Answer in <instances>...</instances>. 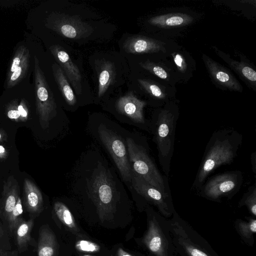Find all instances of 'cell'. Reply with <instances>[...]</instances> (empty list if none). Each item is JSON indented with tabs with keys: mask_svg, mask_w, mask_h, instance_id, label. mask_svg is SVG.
<instances>
[{
	"mask_svg": "<svg viewBox=\"0 0 256 256\" xmlns=\"http://www.w3.org/2000/svg\"><path fill=\"white\" fill-rule=\"evenodd\" d=\"M91 192L102 220L109 217L113 212L114 205V188L106 172L100 170L93 176Z\"/></svg>",
	"mask_w": 256,
	"mask_h": 256,
	"instance_id": "52a82bcc",
	"label": "cell"
},
{
	"mask_svg": "<svg viewBox=\"0 0 256 256\" xmlns=\"http://www.w3.org/2000/svg\"><path fill=\"white\" fill-rule=\"evenodd\" d=\"M139 65L144 69L150 72L163 80H167L168 78V74L166 71L158 64L146 60L144 62H139Z\"/></svg>",
	"mask_w": 256,
	"mask_h": 256,
	"instance_id": "83f0119b",
	"label": "cell"
},
{
	"mask_svg": "<svg viewBox=\"0 0 256 256\" xmlns=\"http://www.w3.org/2000/svg\"><path fill=\"white\" fill-rule=\"evenodd\" d=\"M30 54L28 50L19 66L10 76H8V88L14 87L25 77L30 66Z\"/></svg>",
	"mask_w": 256,
	"mask_h": 256,
	"instance_id": "cb8c5ba5",
	"label": "cell"
},
{
	"mask_svg": "<svg viewBox=\"0 0 256 256\" xmlns=\"http://www.w3.org/2000/svg\"><path fill=\"white\" fill-rule=\"evenodd\" d=\"M18 110L20 114V121L26 122L28 118V110L24 100L18 106Z\"/></svg>",
	"mask_w": 256,
	"mask_h": 256,
	"instance_id": "836d02e7",
	"label": "cell"
},
{
	"mask_svg": "<svg viewBox=\"0 0 256 256\" xmlns=\"http://www.w3.org/2000/svg\"><path fill=\"white\" fill-rule=\"evenodd\" d=\"M34 226V220L22 219L14 231L19 251L24 250L31 240L30 232Z\"/></svg>",
	"mask_w": 256,
	"mask_h": 256,
	"instance_id": "603a6c76",
	"label": "cell"
},
{
	"mask_svg": "<svg viewBox=\"0 0 256 256\" xmlns=\"http://www.w3.org/2000/svg\"><path fill=\"white\" fill-rule=\"evenodd\" d=\"M52 67L54 78L62 97L68 105H74L76 97L62 68L57 63H54Z\"/></svg>",
	"mask_w": 256,
	"mask_h": 256,
	"instance_id": "44dd1931",
	"label": "cell"
},
{
	"mask_svg": "<svg viewBox=\"0 0 256 256\" xmlns=\"http://www.w3.org/2000/svg\"><path fill=\"white\" fill-rule=\"evenodd\" d=\"M6 115L10 120L18 122L20 121V114L18 110V106H10L6 110Z\"/></svg>",
	"mask_w": 256,
	"mask_h": 256,
	"instance_id": "d6a6232c",
	"label": "cell"
},
{
	"mask_svg": "<svg viewBox=\"0 0 256 256\" xmlns=\"http://www.w3.org/2000/svg\"><path fill=\"white\" fill-rule=\"evenodd\" d=\"M194 18L183 13H170L156 16L150 18L148 22L151 25L163 28L180 27L189 24Z\"/></svg>",
	"mask_w": 256,
	"mask_h": 256,
	"instance_id": "ac0fdd59",
	"label": "cell"
},
{
	"mask_svg": "<svg viewBox=\"0 0 256 256\" xmlns=\"http://www.w3.org/2000/svg\"><path fill=\"white\" fill-rule=\"evenodd\" d=\"M246 206L252 214L256 215V184L248 187L239 202V206Z\"/></svg>",
	"mask_w": 256,
	"mask_h": 256,
	"instance_id": "484cf974",
	"label": "cell"
},
{
	"mask_svg": "<svg viewBox=\"0 0 256 256\" xmlns=\"http://www.w3.org/2000/svg\"><path fill=\"white\" fill-rule=\"evenodd\" d=\"M242 232L244 234H247L250 232H256V220H252L248 224H244L242 226Z\"/></svg>",
	"mask_w": 256,
	"mask_h": 256,
	"instance_id": "e575fe53",
	"label": "cell"
},
{
	"mask_svg": "<svg viewBox=\"0 0 256 256\" xmlns=\"http://www.w3.org/2000/svg\"><path fill=\"white\" fill-rule=\"evenodd\" d=\"M117 256H133L130 254H128L126 251L124 250L122 248H119L116 252Z\"/></svg>",
	"mask_w": 256,
	"mask_h": 256,
	"instance_id": "ab89813d",
	"label": "cell"
},
{
	"mask_svg": "<svg viewBox=\"0 0 256 256\" xmlns=\"http://www.w3.org/2000/svg\"><path fill=\"white\" fill-rule=\"evenodd\" d=\"M96 70L98 77V98H100L114 82L116 69L113 62L103 59L99 62Z\"/></svg>",
	"mask_w": 256,
	"mask_h": 256,
	"instance_id": "d6986e66",
	"label": "cell"
},
{
	"mask_svg": "<svg viewBox=\"0 0 256 256\" xmlns=\"http://www.w3.org/2000/svg\"><path fill=\"white\" fill-rule=\"evenodd\" d=\"M0 256H18L16 251L9 252L0 248Z\"/></svg>",
	"mask_w": 256,
	"mask_h": 256,
	"instance_id": "8d00e7d4",
	"label": "cell"
},
{
	"mask_svg": "<svg viewBox=\"0 0 256 256\" xmlns=\"http://www.w3.org/2000/svg\"><path fill=\"white\" fill-rule=\"evenodd\" d=\"M141 88L150 96L159 100H164L166 95L164 89L154 82L147 79H138Z\"/></svg>",
	"mask_w": 256,
	"mask_h": 256,
	"instance_id": "d4e9b609",
	"label": "cell"
},
{
	"mask_svg": "<svg viewBox=\"0 0 256 256\" xmlns=\"http://www.w3.org/2000/svg\"><path fill=\"white\" fill-rule=\"evenodd\" d=\"M54 209L56 216L66 228L73 234L78 235L80 229L68 208L62 202L54 203Z\"/></svg>",
	"mask_w": 256,
	"mask_h": 256,
	"instance_id": "7402d4cb",
	"label": "cell"
},
{
	"mask_svg": "<svg viewBox=\"0 0 256 256\" xmlns=\"http://www.w3.org/2000/svg\"><path fill=\"white\" fill-rule=\"evenodd\" d=\"M22 200L19 196L15 206L7 220L8 227L11 232L14 230L18 223L23 219L22 218Z\"/></svg>",
	"mask_w": 256,
	"mask_h": 256,
	"instance_id": "4316f807",
	"label": "cell"
},
{
	"mask_svg": "<svg viewBox=\"0 0 256 256\" xmlns=\"http://www.w3.org/2000/svg\"><path fill=\"white\" fill-rule=\"evenodd\" d=\"M250 159H251L252 171L254 172V174L256 175V152H255L252 153Z\"/></svg>",
	"mask_w": 256,
	"mask_h": 256,
	"instance_id": "d590c367",
	"label": "cell"
},
{
	"mask_svg": "<svg viewBox=\"0 0 256 256\" xmlns=\"http://www.w3.org/2000/svg\"><path fill=\"white\" fill-rule=\"evenodd\" d=\"M216 53L221 58L228 64L246 82L247 84L256 88V72L244 62H238L230 58L226 53L216 48H214Z\"/></svg>",
	"mask_w": 256,
	"mask_h": 256,
	"instance_id": "e0dca14e",
	"label": "cell"
},
{
	"mask_svg": "<svg viewBox=\"0 0 256 256\" xmlns=\"http://www.w3.org/2000/svg\"><path fill=\"white\" fill-rule=\"evenodd\" d=\"M8 155V153L6 149L2 146H0V159L6 158Z\"/></svg>",
	"mask_w": 256,
	"mask_h": 256,
	"instance_id": "f35d334b",
	"label": "cell"
},
{
	"mask_svg": "<svg viewBox=\"0 0 256 256\" xmlns=\"http://www.w3.org/2000/svg\"><path fill=\"white\" fill-rule=\"evenodd\" d=\"M242 140V135L234 130L222 129L214 132L206 146L192 188L199 190L216 168L232 164Z\"/></svg>",
	"mask_w": 256,
	"mask_h": 256,
	"instance_id": "6da1fadb",
	"label": "cell"
},
{
	"mask_svg": "<svg viewBox=\"0 0 256 256\" xmlns=\"http://www.w3.org/2000/svg\"><path fill=\"white\" fill-rule=\"evenodd\" d=\"M48 25L61 36L74 40L86 38L94 31L92 26L84 22L80 16L58 12L50 16Z\"/></svg>",
	"mask_w": 256,
	"mask_h": 256,
	"instance_id": "8992f818",
	"label": "cell"
},
{
	"mask_svg": "<svg viewBox=\"0 0 256 256\" xmlns=\"http://www.w3.org/2000/svg\"><path fill=\"white\" fill-rule=\"evenodd\" d=\"M185 248L190 256H208L204 252L190 244H186Z\"/></svg>",
	"mask_w": 256,
	"mask_h": 256,
	"instance_id": "1f68e13d",
	"label": "cell"
},
{
	"mask_svg": "<svg viewBox=\"0 0 256 256\" xmlns=\"http://www.w3.org/2000/svg\"><path fill=\"white\" fill-rule=\"evenodd\" d=\"M148 249L156 256H166V244L162 232L154 220H150L144 238Z\"/></svg>",
	"mask_w": 256,
	"mask_h": 256,
	"instance_id": "9a60e30c",
	"label": "cell"
},
{
	"mask_svg": "<svg viewBox=\"0 0 256 256\" xmlns=\"http://www.w3.org/2000/svg\"><path fill=\"white\" fill-rule=\"evenodd\" d=\"M131 182L135 191L148 202L156 206L162 214L168 216L174 211L172 196L162 192L132 170Z\"/></svg>",
	"mask_w": 256,
	"mask_h": 256,
	"instance_id": "9c48e42d",
	"label": "cell"
},
{
	"mask_svg": "<svg viewBox=\"0 0 256 256\" xmlns=\"http://www.w3.org/2000/svg\"><path fill=\"white\" fill-rule=\"evenodd\" d=\"M178 113L169 106L160 110L152 122L154 140L158 150L160 164L166 176H168L174 152L176 130Z\"/></svg>",
	"mask_w": 256,
	"mask_h": 256,
	"instance_id": "7a4b0ae2",
	"label": "cell"
},
{
	"mask_svg": "<svg viewBox=\"0 0 256 256\" xmlns=\"http://www.w3.org/2000/svg\"><path fill=\"white\" fill-rule=\"evenodd\" d=\"M100 139L110 152L123 179L131 182L132 168L126 146L120 138L108 130H99Z\"/></svg>",
	"mask_w": 256,
	"mask_h": 256,
	"instance_id": "ba28073f",
	"label": "cell"
},
{
	"mask_svg": "<svg viewBox=\"0 0 256 256\" xmlns=\"http://www.w3.org/2000/svg\"><path fill=\"white\" fill-rule=\"evenodd\" d=\"M83 256H90V255H88V254H86V255H84Z\"/></svg>",
	"mask_w": 256,
	"mask_h": 256,
	"instance_id": "b9f144b4",
	"label": "cell"
},
{
	"mask_svg": "<svg viewBox=\"0 0 256 256\" xmlns=\"http://www.w3.org/2000/svg\"><path fill=\"white\" fill-rule=\"evenodd\" d=\"M28 49L24 46H21L16 50L10 67L8 76H10L19 66Z\"/></svg>",
	"mask_w": 256,
	"mask_h": 256,
	"instance_id": "f546056e",
	"label": "cell"
},
{
	"mask_svg": "<svg viewBox=\"0 0 256 256\" xmlns=\"http://www.w3.org/2000/svg\"><path fill=\"white\" fill-rule=\"evenodd\" d=\"M132 170L162 192L172 196L168 177L162 174L146 149L132 139L126 140Z\"/></svg>",
	"mask_w": 256,
	"mask_h": 256,
	"instance_id": "3957f363",
	"label": "cell"
},
{
	"mask_svg": "<svg viewBox=\"0 0 256 256\" xmlns=\"http://www.w3.org/2000/svg\"><path fill=\"white\" fill-rule=\"evenodd\" d=\"M172 56L178 70L182 72H185L186 69V64L184 57L177 53L172 54Z\"/></svg>",
	"mask_w": 256,
	"mask_h": 256,
	"instance_id": "4dcf8cb0",
	"label": "cell"
},
{
	"mask_svg": "<svg viewBox=\"0 0 256 256\" xmlns=\"http://www.w3.org/2000/svg\"><path fill=\"white\" fill-rule=\"evenodd\" d=\"M242 174L240 170L226 172L210 178L199 189L202 196L212 200L220 201L223 196L230 198L240 190L242 184Z\"/></svg>",
	"mask_w": 256,
	"mask_h": 256,
	"instance_id": "5b68a950",
	"label": "cell"
},
{
	"mask_svg": "<svg viewBox=\"0 0 256 256\" xmlns=\"http://www.w3.org/2000/svg\"><path fill=\"white\" fill-rule=\"evenodd\" d=\"M19 196L18 181L13 176H10L4 184L0 199V211L6 220L15 206Z\"/></svg>",
	"mask_w": 256,
	"mask_h": 256,
	"instance_id": "5bb4252c",
	"label": "cell"
},
{
	"mask_svg": "<svg viewBox=\"0 0 256 256\" xmlns=\"http://www.w3.org/2000/svg\"><path fill=\"white\" fill-rule=\"evenodd\" d=\"M75 248L80 252L86 253L98 252L100 249L98 244L86 240H78L76 243Z\"/></svg>",
	"mask_w": 256,
	"mask_h": 256,
	"instance_id": "f1b7e54d",
	"label": "cell"
},
{
	"mask_svg": "<svg viewBox=\"0 0 256 256\" xmlns=\"http://www.w3.org/2000/svg\"><path fill=\"white\" fill-rule=\"evenodd\" d=\"M50 50L76 94H81L82 76L78 68L72 62L68 54L61 46L54 45L50 48Z\"/></svg>",
	"mask_w": 256,
	"mask_h": 256,
	"instance_id": "30bf717a",
	"label": "cell"
},
{
	"mask_svg": "<svg viewBox=\"0 0 256 256\" xmlns=\"http://www.w3.org/2000/svg\"><path fill=\"white\" fill-rule=\"evenodd\" d=\"M36 106L41 127L46 129L50 121L56 114V106L52 92L40 66L38 59L34 56Z\"/></svg>",
	"mask_w": 256,
	"mask_h": 256,
	"instance_id": "277c9868",
	"label": "cell"
},
{
	"mask_svg": "<svg viewBox=\"0 0 256 256\" xmlns=\"http://www.w3.org/2000/svg\"><path fill=\"white\" fill-rule=\"evenodd\" d=\"M122 48L126 52L134 54L166 52L164 42L140 35L128 37L124 42Z\"/></svg>",
	"mask_w": 256,
	"mask_h": 256,
	"instance_id": "7c38bea8",
	"label": "cell"
},
{
	"mask_svg": "<svg viewBox=\"0 0 256 256\" xmlns=\"http://www.w3.org/2000/svg\"><path fill=\"white\" fill-rule=\"evenodd\" d=\"M146 104V102L138 99L132 92H130L117 100L116 107L119 112L136 122L144 124L143 110Z\"/></svg>",
	"mask_w": 256,
	"mask_h": 256,
	"instance_id": "4fadbf2b",
	"label": "cell"
},
{
	"mask_svg": "<svg viewBox=\"0 0 256 256\" xmlns=\"http://www.w3.org/2000/svg\"><path fill=\"white\" fill-rule=\"evenodd\" d=\"M4 230L2 228V226L1 224V223L0 222V241L2 240V238H4Z\"/></svg>",
	"mask_w": 256,
	"mask_h": 256,
	"instance_id": "60d3db41",
	"label": "cell"
},
{
	"mask_svg": "<svg viewBox=\"0 0 256 256\" xmlns=\"http://www.w3.org/2000/svg\"><path fill=\"white\" fill-rule=\"evenodd\" d=\"M8 138V135L5 130L0 128V144L6 142Z\"/></svg>",
	"mask_w": 256,
	"mask_h": 256,
	"instance_id": "74e56055",
	"label": "cell"
},
{
	"mask_svg": "<svg viewBox=\"0 0 256 256\" xmlns=\"http://www.w3.org/2000/svg\"><path fill=\"white\" fill-rule=\"evenodd\" d=\"M202 58L209 74L217 84L230 90L242 92V85L227 68L205 54Z\"/></svg>",
	"mask_w": 256,
	"mask_h": 256,
	"instance_id": "8fae6325",
	"label": "cell"
},
{
	"mask_svg": "<svg viewBox=\"0 0 256 256\" xmlns=\"http://www.w3.org/2000/svg\"><path fill=\"white\" fill-rule=\"evenodd\" d=\"M58 244L53 232L48 226H42L38 234V256H56Z\"/></svg>",
	"mask_w": 256,
	"mask_h": 256,
	"instance_id": "ffe728a7",
	"label": "cell"
},
{
	"mask_svg": "<svg viewBox=\"0 0 256 256\" xmlns=\"http://www.w3.org/2000/svg\"><path fill=\"white\" fill-rule=\"evenodd\" d=\"M24 199L26 210L31 214H40L43 210L42 193L30 180L25 178L24 182Z\"/></svg>",
	"mask_w": 256,
	"mask_h": 256,
	"instance_id": "2e32d148",
	"label": "cell"
}]
</instances>
